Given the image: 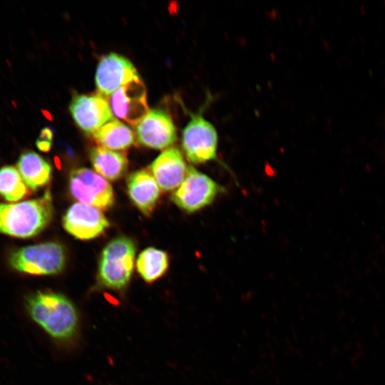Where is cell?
<instances>
[{"mask_svg":"<svg viewBox=\"0 0 385 385\" xmlns=\"http://www.w3.org/2000/svg\"><path fill=\"white\" fill-rule=\"evenodd\" d=\"M25 304L31 319L55 341L70 342L77 336L79 314L74 304L63 294L38 291L28 295Z\"/></svg>","mask_w":385,"mask_h":385,"instance_id":"cell-1","label":"cell"},{"mask_svg":"<svg viewBox=\"0 0 385 385\" xmlns=\"http://www.w3.org/2000/svg\"><path fill=\"white\" fill-rule=\"evenodd\" d=\"M53 216L49 190L38 198L16 203L0 202V233L17 238L32 237L48 225Z\"/></svg>","mask_w":385,"mask_h":385,"instance_id":"cell-2","label":"cell"},{"mask_svg":"<svg viewBox=\"0 0 385 385\" xmlns=\"http://www.w3.org/2000/svg\"><path fill=\"white\" fill-rule=\"evenodd\" d=\"M135 255V245L129 237L119 236L111 240L102 250L99 260L100 286L115 291L124 290L131 279Z\"/></svg>","mask_w":385,"mask_h":385,"instance_id":"cell-3","label":"cell"},{"mask_svg":"<svg viewBox=\"0 0 385 385\" xmlns=\"http://www.w3.org/2000/svg\"><path fill=\"white\" fill-rule=\"evenodd\" d=\"M66 262L65 249L56 242L20 247L9 257L14 270L32 275L57 274L64 270Z\"/></svg>","mask_w":385,"mask_h":385,"instance_id":"cell-4","label":"cell"},{"mask_svg":"<svg viewBox=\"0 0 385 385\" xmlns=\"http://www.w3.org/2000/svg\"><path fill=\"white\" fill-rule=\"evenodd\" d=\"M224 188L207 175L188 166L185 177L171 195L172 201L181 210L192 213L210 205Z\"/></svg>","mask_w":385,"mask_h":385,"instance_id":"cell-5","label":"cell"},{"mask_svg":"<svg viewBox=\"0 0 385 385\" xmlns=\"http://www.w3.org/2000/svg\"><path fill=\"white\" fill-rule=\"evenodd\" d=\"M218 135L214 125L202 113L191 115L182 134V147L187 160L193 164L217 158Z\"/></svg>","mask_w":385,"mask_h":385,"instance_id":"cell-6","label":"cell"},{"mask_svg":"<svg viewBox=\"0 0 385 385\" xmlns=\"http://www.w3.org/2000/svg\"><path fill=\"white\" fill-rule=\"evenodd\" d=\"M68 188L71 195L79 202L103 210H107L114 205L115 196L111 185L91 169L78 168L72 170Z\"/></svg>","mask_w":385,"mask_h":385,"instance_id":"cell-7","label":"cell"},{"mask_svg":"<svg viewBox=\"0 0 385 385\" xmlns=\"http://www.w3.org/2000/svg\"><path fill=\"white\" fill-rule=\"evenodd\" d=\"M108 101L113 115L132 125H137L149 113L145 86L139 79L115 91Z\"/></svg>","mask_w":385,"mask_h":385,"instance_id":"cell-8","label":"cell"},{"mask_svg":"<svg viewBox=\"0 0 385 385\" xmlns=\"http://www.w3.org/2000/svg\"><path fill=\"white\" fill-rule=\"evenodd\" d=\"M62 222L67 232L81 240L94 239L110 226L109 221L100 209L79 202L68 207Z\"/></svg>","mask_w":385,"mask_h":385,"instance_id":"cell-9","label":"cell"},{"mask_svg":"<svg viewBox=\"0 0 385 385\" xmlns=\"http://www.w3.org/2000/svg\"><path fill=\"white\" fill-rule=\"evenodd\" d=\"M139 79L133 63L115 53H110L101 58L95 77L98 93L103 96H109L121 86Z\"/></svg>","mask_w":385,"mask_h":385,"instance_id":"cell-10","label":"cell"},{"mask_svg":"<svg viewBox=\"0 0 385 385\" xmlns=\"http://www.w3.org/2000/svg\"><path fill=\"white\" fill-rule=\"evenodd\" d=\"M69 110L76 124L89 134L113 119L108 100L99 93L76 94L71 100Z\"/></svg>","mask_w":385,"mask_h":385,"instance_id":"cell-11","label":"cell"},{"mask_svg":"<svg viewBox=\"0 0 385 385\" xmlns=\"http://www.w3.org/2000/svg\"><path fill=\"white\" fill-rule=\"evenodd\" d=\"M139 143L150 148L163 150L177 140L175 126L170 116L162 110L153 109L136 125Z\"/></svg>","mask_w":385,"mask_h":385,"instance_id":"cell-12","label":"cell"},{"mask_svg":"<svg viewBox=\"0 0 385 385\" xmlns=\"http://www.w3.org/2000/svg\"><path fill=\"white\" fill-rule=\"evenodd\" d=\"M149 168L160 188L164 191H170L180 185L188 167L182 152L172 147L163 150L150 165Z\"/></svg>","mask_w":385,"mask_h":385,"instance_id":"cell-13","label":"cell"},{"mask_svg":"<svg viewBox=\"0 0 385 385\" xmlns=\"http://www.w3.org/2000/svg\"><path fill=\"white\" fill-rule=\"evenodd\" d=\"M130 199L145 215L150 216L159 200L160 190L150 172L140 170L130 174L126 180Z\"/></svg>","mask_w":385,"mask_h":385,"instance_id":"cell-14","label":"cell"},{"mask_svg":"<svg viewBox=\"0 0 385 385\" xmlns=\"http://www.w3.org/2000/svg\"><path fill=\"white\" fill-rule=\"evenodd\" d=\"M16 165L26 185L31 190H36L47 185L51 180V165L34 151H24L20 155Z\"/></svg>","mask_w":385,"mask_h":385,"instance_id":"cell-15","label":"cell"},{"mask_svg":"<svg viewBox=\"0 0 385 385\" xmlns=\"http://www.w3.org/2000/svg\"><path fill=\"white\" fill-rule=\"evenodd\" d=\"M89 158L96 173L108 180H119L128 170V159L120 152L94 146L90 149Z\"/></svg>","mask_w":385,"mask_h":385,"instance_id":"cell-16","label":"cell"},{"mask_svg":"<svg viewBox=\"0 0 385 385\" xmlns=\"http://www.w3.org/2000/svg\"><path fill=\"white\" fill-rule=\"evenodd\" d=\"M98 146L111 150H124L135 143L133 130L121 121L112 119L92 134Z\"/></svg>","mask_w":385,"mask_h":385,"instance_id":"cell-17","label":"cell"},{"mask_svg":"<svg viewBox=\"0 0 385 385\" xmlns=\"http://www.w3.org/2000/svg\"><path fill=\"white\" fill-rule=\"evenodd\" d=\"M169 267V257L166 252L148 247L138 257L136 269L141 278L148 283H153L162 277Z\"/></svg>","mask_w":385,"mask_h":385,"instance_id":"cell-18","label":"cell"},{"mask_svg":"<svg viewBox=\"0 0 385 385\" xmlns=\"http://www.w3.org/2000/svg\"><path fill=\"white\" fill-rule=\"evenodd\" d=\"M29 194V188L17 168L5 165L0 168V196L9 202H16Z\"/></svg>","mask_w":385,"mask_h":385,"instance_id":"cell-19","label":"cell"},{"mask_svg":"<svg viewBox=\"0 0 385 385\" xmlns=\"http://www.w3.org/2000/svg\"><path fill=\"white\" fill-rule=\"evenodd\" d=\"M53 137V133L52 129L49 127H45L41 130L38 139L52 141Z\"/></svg>","mask_w":385,"mask_h":385,"instance_id":"cell-20","label":"cell"},{"mask_svg":"<svg viewBox=\"0 0 385 385\" xmlns=\"http://www.w3.org/2000/svg\"><path fill=\"white\" fill-rule=\"evenodd\" d=\"M36 145L42 152H48L51 150L52 141L37 139Z\"/></svg>","mask_w":385,"mask_h":385,"instance_id":"cell-21","label":"cell"},{"mask_svg":"<svg viewBox=\"0 0 385 385\" xmlns=\"http://www.w3.org/2000/svg\"><path fill=\"white\" fill-rule=\"evenodd\" d=\"M42 113L48 119V120H51L52 118H51V114L48 113V111H46V110H42Z\"/></svg>","mask_w":385,"mask_h":385,"instance_id":"cell-22","label":"cell"}]
</instances>
